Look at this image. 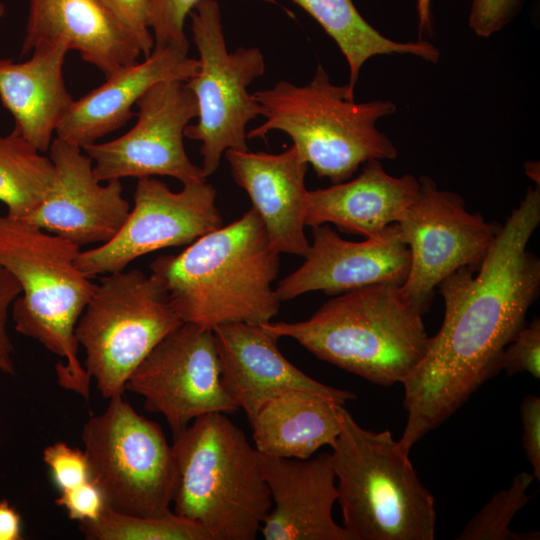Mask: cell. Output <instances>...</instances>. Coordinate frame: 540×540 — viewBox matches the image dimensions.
Masks as SVG:
<instances>
[{"mask_svg":"<svg viewBox=\"0 0 540 540\" xmlns=\"http://www.w3.org/2000/svg\"><path fill=\"white\" fill-rule=\"evenodd\" d=\"M108 400L81 432L91 480L109 509L151 517L169 514L178 485L172 446L161 427L139 414L124 394Z\"/></svg>","mask_w":540,"mask_h":540,"instance_id":"9c48e42d","label":"cell"},{"mask_svg":"<svg viewBox=\"0 0 540 540\" xmlns=\"http://www.w3.org/2000/svg\"><path fill=\"white\" fill-rule=\"evenodd\" d=\"M217 192L206 181L172 191L153 177L139 178L134 205L108 242L80 251L79 270L89 278L118 272L151 252L190 244L223 226Z\"/></svg>","mask_w":540,"mask_h":540,"instance_id":"7c38bea8","label":"cell"},{"mask_svg":"<svg viewBox=\"0 0 540 540\" xmlns=\"http://www.w3.org/2000/svg\"><path fill=\"white\" fill-rule=\"evenodd\" d=\"M149 267L183 323L212 330L233 322L260 325L279 313L273 283L280 253L253 208Z\"/></svg>","mask_w":540,"mask_h":540,"instance_id":"7a4b0ae2","label":"cell"},{"mask_svg":"<svg viewBox=\"0 0 540 540\" xmlns=\"http://www.w3.org/2000/svg\"><path fill=\"white\" fill-rule=\"evenodd\" d=\"M341 406L304 391L275 396L249 422L254 447L264 455L310 458L321 447L334 444L341 429Z\"/></svg>","mask_w":540,"mask_h":540,"instance_id":"cb8c5ba5","label":"cell"},{"mask_svg":"<svg viewBox=\"0 0 540 540\" xmlns=\"http://www.w3.org/2000/svg\"><path fill=\"white\" fill-rule=\"evenodd\" d=\"M422 315L401 284L377 283L335 295L306 320L260 325L320 360L392 386L403 385L426 353L430 336Z\"/></svg>","mask_w":540,"mask_h":540,"instance_id":"3957f363","label":"cell"},{"mask_svg":"<svg viewBox=\"0 0 540 540\" xmlns=\"http://www.w3.org/2000/svg\"><path fill=\"white\" fill-rule=\"evenodd\" d=\"M136 124L122 136L82 150L100 181L126 177L169 176L183 185L206 181L202 168L188 157L184 132L197 118L195 95L182 81H163L137 101Z\"/></svg>","mask_w":540,"mask_h":540,"instance_id":"5bb4252c","label":"cell"},{"mask_svg":"<svg viewBox=\"0 0 540 540\" xmlns=\"http://www.w3.org/2000/svg\"><path fill=\"white\" fill-rule=\"evenodd\" d=\"M254 95L266 120L247 132V138L265 140L271 131L284 132L317 176L333 184L347 181L369 160L398 155L392 141L376 127L380 119L396 112L395 103L355 102L354 89L333 84L321 65L306 85L282 80Z\"/></svg>","mask_w":540,"mask_h":540,"instance_id":"8992f818","label":"cell"},{"mask_svg":"<svg viewBox=\"0 0 540 540\" xmlns=\"http://www.w3.org/2000/svg\"><path fill=\"white\" fill-rule=\"evenodd\" d=\"M78 529L89 540H211L200 524L173 511L151 517L106 507L97 519L79 523Z\"/></svg>","mask_w":540,"mask_h":540,"instance_id":"4316f807","label":"cell"},{"mask_svg":"<svg viewBox=\"0 0 540 540\" xmlns=\"http://www.w3.org/2000/svg\"><path fill=\"white\" fill-rule=\"evenodd\" d=\"M55 504L66 510L69 519L79 523L97 519L106 508L100 488L91 479L60 491Z\"/></svg>","mask_w":540,"mask_h":540,"instance_id":"836d02e7","label":"cell"},{"mask_svg":"<svg viewBox=\"0 0 540 540\" xmlns=\"http://www.w3.org/2000/svg\"><path fill=\"white\" fill-rule=\"evenodd\" d=\"M55 169L50 157L16 130L0 136V201L8 216L25 220L50 191Z\"/></svg>","mask_w":540,"mask_h":540,"instance_id":"484cf974","label":"cell"},{"mask_svg":"<svg viewBox=\"0 0 540 540\" xmlns=\"http://www.w3.org/2000/svg\"><path fill=\"white\" fill-rule=\"evenodd\" d=\"M272 508L260 533L265 540H351L332 509L338 491L331 453L307 459L260 453Z\"/></svg>","mask_w":540,"mask_h":540,"instance_id":"ac0fdd59","label":"cell"},{"mask_svg":"<svg viewBox=\"0 0 540 540\" xmlns=\"http://www.w3.org/2000/svg\"><path fill=\"white\" fill-rule=\"evenodd\" d=\"M21 293L17 280L0 265V372L15 374L14 347L7 330L9 312Z\"/></svg>","mask_w":540,"mask_h":540,"instance_id":"e575fe53","label":"cell"},{"mask_svg":"<svg viewBox=\"0 0 540 540\" xmlns=\"http://www.w3.org/2000/svg\"><path fill=\"white\" fill-rule=\"evenodd\" d=\"M223 387L250 422L261 405L291 391L317 394L344 405L356 395L325 385L290 363L278 337L261 325L233 322L212 329Z\"/></svg>","mask_w":540,"mask_h":540,"instance_id":"e0dca14e","label":"cell"},{"mask_svg":"<svg viewBox=\"0 0 540 540\" xmlns=\"http://www.w3.org/2000/svg\"><path fill=\"white\" fill-rule=\"evenodd\" d=\"M232 177L248 194L268 239L280 254L305 257V175L308 163L292 145L280 154L225 152Z\"/></svg>","mask_w":540,"mask_h":540,"instance_id":"ffe728a7","label":"cell"},{"mask_svg":"<svg viewBox=\"0 0 540 540\" xmlns=\"http://www.w3.org/2000/svg\"><path fill=\"white\" fill-rule=\"evenodd\" d=\"M55 176L42 203L25 219L79 246L103 244L121 229L130 205L118 179L102 185L82 148L60 138L49 147Z\"/></svg>","mask_w":540,"mask_h":540,"instance_id":"9a60e30c","label":"cell"},{"mask_svg":"<svg viewBox=\"0 0 540 540\" xmlns=\"http://www.w3.org/2000/svg\"><path fill=\"white\" fill-rule=\"evenodd\" d=\"M189 45L153 49L142 62L124 67L78 100L56 129L57 137L84 148L125 125L132 107L153 85L187 82L196 75L199 60L188 56Z\"/></svg>","mask_w":540,"mask_h":540,"instance_id":"d6986e66","label":"cell"},{"mask_svg":"<svg viewBox=\"0 0 540 540\" xmlns=\"http://www.w3.org/2000/svg\"><path fill=\"white\" fill-rule=\"evenodd\" d=\"M535 480L533 474H517L510 486L495 494L491 500L467 523L458 540H536L539 533L514 532L510 524L529 501L528 488Z\"/></svg>","mask_w":540,"mask_h":540,"instance_id":"83f0119b","label":"cell"},{"mask_svg":"<svg viewBox=\"0 0 540 540\" xmlns=\"http://www.w3.org/2000/svg\"><path fill=\"white\" fill-rule=\"evenodd\" d=\"M526 174L531 177L537 185H539V166L538 163H528L525 166Z\"/></svg>","mask_w":540,"mask_h":540,"instance_id":"f35d334b","label":"cell"},{"mask_svg":"<svg viewBox=\"0 0 540 540\" xmlns=\"http://www.w3.org/2000/svg\"><path fill=\"white\" fill-rule=\"evenodd\" d=\"M64 43L106 78L138 62L140 47L99 0H30L20 55Z\"/></svg>","mask_w":540,"mask_h":540,"instance_id":"44dd1931","label":"cell"},{"mask_svg":"<svg viewBox=\"0 0 540 540\" xmlns=\"http://www.w3.org/2000/svg\"><path fill=\"white\" fill-rule=\"evenodd\" d=\"M30 59H0V99L15 120L16 130L40 152L49 149L52 135L73 99L63 79L68 47L61 42L36 46Z\"/></svg>","mask_w":540,"mask_h":540,"instance_id":"603a6c76","label":"cell"},{"mask_svg":"<svg viewBox=\"0 0 540 540\" xmlns=\"http://www.w3.org/2000/svg\"><path fill=\"white\" fill-rule=\"evenodd\" d=\"M419 187V178L412 174L394 177L380 160L372 159L353 180L308 190L305 225L332 223L345 233L375 237L402 219Z\"/></svg>","mask_w":540,"mask_h":540,"instance_id":"7402d4cb","label":"cell"},{"mask_svg":"<svg viewBox=\"0 0 540 540\" xmlns=\"http://www.w3.org/2000/svg\"><path fill=\"white\" fill-rule=\"evenodd\" d=\"M182 323L154 274L124 269L102 275L75 327L84 367L101 395H123L132 372Z\"/></svg>","mask_w":540,"mask_h":540,"instance_id":"ba28073f","label":"cell"},{"mask_svg":"<svg viewBox=\"0 0 540 540\" xmlns=\"http://www.w3.org/2000/svg\"><path fill=\"white\" fill-rule=\"evenodd\" d=\"M312 16L334 40L349 67L352 89L362 66L377 55L409 54L436 63L439 49L425 40L398 42L381 34L356 9L352 0H291Z\"/></svg>","mask_w":540,"mask_h":540,"instance_id":"d4e9b609","label":"cell"},{"mask_svg":"<svg viewBox=\"0 0 540 540\" xmlns=\"http://www.w3.org/2000/svg\"><path fill=\"white\" fill-rule=\"evenodd\" d=\"M397 223L410 252L404 295L424 314L438 285L457 270L478 269L501 225L471 213L458 194L440 190L427 176Z\"/></svg>","mask_w":540,"mask_h":540,"instance_id":"8fae6325","label":"cell"},{"mask_svg":"<svg viewBox=\"0 0 540 540\" xmlns=\"http://www.w3.org/2000/svg\"><path fill=\"white\" fill-rule=\"evenodd\" d=\"M200 0H149V28L154 48L189 45L184 32L185 20ZM275 3V0H263Z\"/></svg>","mask_w":540,"mask_h":540,"instance_id":"f1b7e54d","label":"cell"},{"mask_svg":"<svg viewBox=\"0 0 540 540\" xmlns=\"http://www.w3.org/2000/svg\"><path fill=\"white\" fill-rule=\"evenodd\" d=\"M4 14H5V6L2 0H0V19L4 16Z\"/></svg>","mask_w":540,"mask_h":540,"instance_id":"ab89813d","label":"cell"},{"mask_svg":"<svg viewBox=\"0 0 540 540\" xmlns=\"http://www.w3.org/2000/svg\"><path fill=\"white\" fill-rule=\"evenodd\" d=\"M188 16L199 69L185 83L195 95L198 121L188 125L184 135L201 142V168L208 177L218 169L226 150H249L246 126L261 112L248 87L264 74L265 60L256 47L227 50L215 0H200Z\"/></svg>","mask_w":540,"mask_h":540,"instance_id":"30bf717a","label":"cell"},{"mask_svg":"<svg viewBox=\"0 0 540 540\" xmlns=\"http://www.w3.org/2000/svg\"><path fill=\"white\" fill-rule=\"evenodd\" d=\"M22 538L21 515L7 500H0V540Z\"/></svg>","mask_w":540,"mask_h":540,"instance_id":"8d00e7d4","label":"cell"},{"mask_svg":"<svg viewBox=\"0 0 540 540\" xmlns=\"http://www.w3.org/2000/svg\"><path fill=\"white\" fill-rule=\"evenodd\" d=\"M500 368L507 375L527 372L540 378V320L534 318L524 324L504 348Z\"/></svg>","mask_w":540,"mask_h":540,"instance_id":"f546056e","label":"cell"},{"mask_svg":"<svg viewBox=\"0 0 540 540\" xmlns=\"http://www.w3.org/2000/svg\"><path fill=\"white\" fill-rule=\"evenodd\" d=\"M178 472L173 512L211 540H254L273 502L260 453L225 413L193 420L174 436Z\"/></svg>","mask_w":540,"mask_h":540,"instance_id":"5b68a950","label":"cell"},{"mask_svg":"<svg viewBox=\"0 0 540 540\" xmlns=\"http://www.w3.org/2000/svg\"><path fill=\"white\" fill-rule=\"evenodd\" d=\"M99 1L135 39L142 55L148 57L154 48V39L149 28V0Z\"/></svg>","mask_w":540,"mask_h":540,"instance_id":"1f68e13d","label":"cell"},{"mask_svg":"<svg viewBox=\"0 0 540 540\" xmlns=\"http://www.w3.org/2000/svg\"><path fill=\"white\" fill-rule=\"evenodd\" d=\"M522 421V444L533 476L540 480V398L527 395L520 405Z\"/></svg>","mask_w":540,"mask_h":540,"instance_id":"d590c367","label":"cell"},{"mask_svg":"<svg viewBox=\"0 0 540 540\" xmlns=\"http://www.w3.org/2000/svg\"><path fill=\"white\" fill-rule=\"evenodd\" d=\"M80 251L61 236L0 214V265L21 287L11 308L15 330L64 359L55 368L58 384L88 400L91 377L78 357L75 327L95 283L77 267Z\"/></svg>","mask_w":540,"mask_h":540,"instance_id":"277c9868","label":"cell"},{"mask_svg":"<svg viewBox=\"0 0 540 540\" xmlns=\"http://www.w3.org/2000/svg\"><path fill=\"white\" fill-rule=\"evenodd\" d=\"M312 233L304 263L275 287L281 302L317 290L338 295L377 283L402 285L408 275L410 252L397 223L361 242L342 239L328 224Z\"/></svg>","mask_w":540,"mask_h":540,"instance_id":"2e32d148","label":"cell"},{"mask_svg":"<svg viewBox=\"0 0 540 540\" xmlns=\"http://www.w3.org/2000/svg\"><path fill=\"white\" fill-rule=\"evenodd\" d=\"M539 222L540 188L529 187L478 269L461 268L438 285L442 325L403 383L407 419L398 444L404 453L501 369L504 348L539 295L540 261L527 249Z\"/></svg>","mask_w":540,"mask_h":540,"instance_id":"6da1fadb","label":"cell"},{"mask_svg":"<svg viewBox=\"0 0 540 540\" xmlns=\"http://www.w3.org/2000/svg\"><path fill=\"white\" fill-rule=\"evenodd\" d=\"M331 446L337 502L351 540H433L435 501L388 430L372 431L340 408Z\"/></svg>","mask_w":540,"mask_h":540,"instance_id":"52a82bcc","label":"cell"},{"mask_svg":"<svg viewBox=\"0 0 540 540\" xmlns=\"http://www.w3.org/2000/svg\"><path fill=\"white\" fill-rule=\"evenodd\" d=\"M126 390L161 414L173 436L206 414L238 408L226 393L213 331L182 323L166 335L132 372Z\"/></svg>","mask_w":540,"mask_h":540,"instance_id":"4fadbf2b","label":"cell"},{"mask_svg":"<svg viewBox=\"0 0 540 540\" xmlns=\"http://www.w3.org/2000/svg\"><path fill=\"white\" fill-rule=\"evenodd\" d=\"M42 458L60 491L91 479L89 462L84 450L58 441L43 450Z\"/></svg>","mask_w":540,"mask_h":540,"instance_id":"4dcf8cb0","label":"cell"},{"mask_svg":"<svg viewBox=\"0 0 540 540\" xmlns=\"http://www.w3.org/2000/svg\"><path fill=\"white\" fill-rule=\"evenodd\" d=\"M523 0H472L469 27L488 38L507 26L519 12Z\"/></svg>","mask_w":540,"mask_h":540,"instance_id":"d6a6232c","label":"cell"},{"mask_svg":"<svg viewBox=\"0 0 540 540\" xmlns=\"http://www.w3.org/2000/svg\"><path fill=\"white\" fill-rule=\"evenodd\" d=\"M431 0H417V11L419 19V34L422 35L431 33Z\"/></svg>","mask_w":540,"mask_h":540,"instance_id":"74e56055","label":"cell"}]
</instances>
